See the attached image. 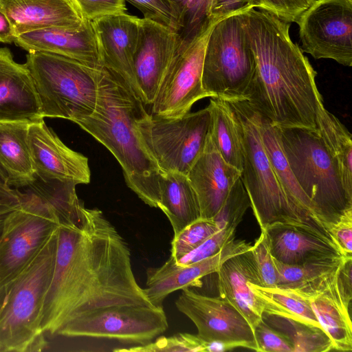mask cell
<instances>
[{
	"label": "cell",
	"mask_w": 352,
	"mask_h": 352,
	"mask_svg": "<svg viewBox=\"0 0 352 352\" xmlns=\"http://www.w3.org/2000/svg\"><path fill=\"white\" fill-rule=\"evenodd\" d=\"M186 176L197 195L201 218L211 219L241 177V172L226 162L208 132L204 148Z\"/></svg>",
	"instance_id": "obj_19"
},
{
	"label": "cell",
	"mask_w": 352,
	"mask_h": 352,
	"mask_svg": "<svg viewBox=\"0 0 352 352\" xmlns=\"http://www.w3.org/2000/svg\"><path fill=\"white\" fill-rule=\"evenodd\" d=\"M176 21L175 32L183 50L194 42L212 23L210 16L212 0H165Z\"/></svg>",
	"instance_id": "obj_33"
},
{
	"label": "cell",
	"mask_w": 352,
	"mask_h": 352,
	"mask_svg": "<svg viewBox=\"0 0 352 352\" xmlns=\"http://www.w3.org/2000/svg\"><path fill=\"white\" fill-rule=\"evenodd\" d=\"M144 103L119 76L103 68L94 112L76 124L103 144L120 164L128 187L157 208L162 173L140 130L148 114Z\"/></svg>",
	"instance_id": "obj_3"
},
{
	"label": "cell",
	"mask_w": 352,
	"mask_h": 352,
	"mask_svg": "<svg viewBox=\"0 0 352 352\" xmlns=\"http://www.w3.org/2000/svg\"><path fill=\"white\" fill-rule=\"evenodd\" d=\"M344 256L323 258L302 265L285 264L274 258L276 287L309 300L327 289Z\"/></svg>",
	"instance_id": "obj_27"
},
{
	"label": "cell",
	"mask_w": 352,
	"mask_h": 352,
	"mask_svg": "<svg viewBox=\"0 0 352 352\" xmlns=\"http://www.w3.org/2000/svg\"><path fill=\"white\" fill-rule=\"evenodd\" d=\"M179 47L175 31L148 19H140L133 74L138 96L152 104L161 81Z\"/></svg>",
	"instance_id": "obj_15"
},
{
	"label": "cell",
	"mask_w": 352,
	"mask_h": 352,
	"mask_svg": "<svg viewBox=\"0 0 352 352\" xmlns=\"http://www.w3.org/2000/svg\"><path fill=\"white\" fill-rule=\"evenodd\" d=\"M352 256H345L342 259L336 278V285L342 303L349 311L352 299Z\"/></svg>",
	"instance_id": "obj_46"
},
{
	"label": "cell",
	"mask_w": 352,
	"mask_h": 352,
	"mask_svg": "<svg viewBox=\"0 0 352 352\" xmlns=\"http://www.w3.org/2000/svg\"><path fill=\"white\" fill-rule=\"evenodd\" d=\"M243 12L220 19L209 34L202 87L210 98L244 100L255 74L256 62L243 28Z\"/></svg>",
	"instance_id": "obj_8"
},
{
	"label": "cell",
	"mask_w": 352,
	"mask_h": 352,
	"mask_svg": "<svg viewBox=\"0 0 352 352\" xmlns=\"http://www.w3.org/2000/svg\"><path fill=\"white\" fill-rule=\"evenodd\" d=\"M258 0H212L210 16L217 21L228 16L256 8Z\"/></svg>",
	"instance_id": "obj_45"
},
{
	"label": "cell",
	"mask_w": 352,
	"mask_h": 352,
	"mask_svg": "<svg viewBox=\"0 0 352 352\" xmlns=\"http://www.w3.org/2000/svg\"><path fill=\"white\" fill-rule=\"evenodd\" d=\"M318 133L336 161L343 186L352 196V140L345 126L324 107L318 114Z\"/></svg>",
	"instance_id": "obj_31"
},
{
	"label": "cell",
	"mask_w": 352,
	"mask_h": 352,
	"mask_svg": "<svg viewBox=\"0 0 352 352\" xmlns=\"http://www.w3.org/2000/svg\"><path fill=\"white\" fill-rule=\"evenodd\" d=\"M262 320L289 339L294 352H326L334 349L331 339L322 327L264 312Z\"/></svg>",
	"instance_id": "obj_34"
},
{
	"label": "cell",
	"mask_w": 352,
	"mask_h": 352,
	"mask_svg": "<svg viewBox=\"0 0 352 352\" xmlns=\"http://www.w3.org/2000/svg\"><path fill=\"white\" fill-rule=\"evenodd\" d=\"M219 230L211 219L199 218L174 235L170 256L175 261L195 250Z\"/></svg>",
	"instance_id": "obj_35"
},
{
	"label": "cell",
	"mask_w": 352,
	"mask_h": 352,
	"mask_svg": "<svg viewBox=\"0 0 352 352\" xmlns=\"http://www.w3.org/2000/svg\"><path fill=\"white\" fill-rule=\"evenodd\" d=\"M157 205L167 217L174 235L201 218L197 195L187 176L176 172H162L159 180Z\"/></svg>",
	"instance_id": "obj_28"
},
{
	"label": "cell",
	"mask_w": 352,
	"mask_h": 352,
	"mask_svg": "<svg viewBox=\"0 0 352 352\" xmlns=\"http://www.w3.org/2000/svg\"><path fill=\"white\" fill-rule=\"evenodd\" d=\"M241 16L256 62L244 100L278 127L318 133V114L324 104L317 73L292 41L290 23L256 8Z\"/></svg>",
	"instance_id": "obj_2"
},
{
	"label": "cell",
	"mask_w": 352,
	"mask_h": 352,
	"mask_svg": "<svg viewBox=\"0 0 352 352\" xmlns=\"http://www.w3.org/2000/svg\"><path fill=\"white\" fill-rule=\"evenodd\" d=\"M56 231L5 287L6 296L0 309V352L41 351L45 345L41 314L54 270Z\"/></svg>",
	"instance_id": "obj_5"
},
{
	"label": "cell",
	"mask_w": 352,
	"mask_h": 352,
	"mask_svg": "<svg viewBox=\"0 0 352 352\" xmlns=\"http://www.w3.org/2000/svg\"><path fill=\"white\" fill-rule=\"evenodd\" d=\"M51 281L41 327L57 335L69 321L97 309L152 305L132 270L128 244L98 208L84 204L59 220Z\"/></svg>",
	"instance_id": "obj_1"
},
{
	"label": "cell",
	"mask_w": 352,
	"mask_h": 352,
	"mask_svg": "<svg viewBox=\"0 0 352 352\" xmlns=\"http://www.w3.org/2000/svg\"><path fill=\"white\" fill-rule=\"evenodd\" d=\"M175 305L195 324L197 336L205 342L221 343L228 350L243 347L258 351L253 328L226 299L201 295L184 288Z\"/></svg>",
	"instance_id": "obj_13"
},
{
	"label": "cell",
	"mask_w": 352,
	"mask_h": 352,
	"mask_svg": "<svg viewBox=\"0 0 352 352\" xmlns=\"http://www.w3.org/2000/svg\"><path fill=\"white\" fill-rule=\"evenodd\" d=\"M6 287L1 288L0 289V309L3 305V302H4V300L6 298Z\"/></svg>",
	"instance_id": "obj_50"
},
{
	"label": "cell",
	"mask_w": 352,
	"mask_h": 352,
	"mask_svg": "<svg viewBox=\"0 0 352 352\" xmlns=\"http://www.w3.org/2000/svg\"><path fill=\"white\" fill-rule=\"evenodd\" d=\"M208 342L197 335L179 333L170 337L160 336L155 342H150L140 346L127 349H116L115 351L131 352H197L208 351Z\"/></svg>",
	"instance_id": "obj_37"
},
{
	"label": "cell",
	"mask_w": 352,
	"mask_h": 352,
	"mask_svg": "<svg viewBox=\"0 0 352 352\" xmlns=\"http://www.w3.org/2000/svg\"><path fill=\"white\" fill-rule=\"evenodd\" d=\"M228 102L240 126L243 147L241 179L261 230L275 223L310 227L292 208L280 188L262 142L258 111L246 100Z\"/></svg>",
	"instance_id": "obj_7"
},
{
	"label": "cell",
	"mask_w": 352,
	"mask_h": 352,
	"mask_svg": "<svg viewBox=\"0 0 352 352\" xmlns=\"http://www.w3.org/2000/svg\"><path fill=\"white\" fill-rule=\"evenodd\" d=\"M29 124L0 122V170L14 188H24L36 178L28 142Z\"/></svg>",
	"instance_id": "obj_26"
},
{
	"label": "cell",
	"mask_w": 352,
	"mask_h": 352,
	"mask_svg": "<svg viewBox=\"0 0 352 352\" xmlns=\"http://www.w3.org/2000/svg\"><path fill=\"white\" fill-rule=\"evenodd\" d=\"M28 142L34 173L39 179L89 183L88 158L67 146L44 119L30 123Z\"/></svg>",
	"instance_id": "obj_16"
},
{
	"label": "cell",
	"mask_w": 352,
	"mask_h": 352,
	"mask_svg": "<svg viewBox=\"0 0 352 352\" xmlns=\"http://www.w3.org/2000/svg\"><path fill=\"white\" fill-rule=\"evenodd\" d=\"M83 20L126 13L125 0H71Z\"/></svg>",
	"instance_id": "obj_41"
},
{
	"label": "cell",
	"mask_w": 352,
	"mask_h": 352,
	"mask_svg": "<svg viewBox=\"0 0 352 352\" xmlns=\"http://www.w3.org/2000/svg\"><path fill=\"white\" fill-rule=\"evenodd\" d=\"M210 126L208 107L177 118L148 113L140 130L162 172L187 175L202 152Z\"/></svg>",
	"instance_id": "obj_10"
},
{
	"label": "cell",
	"mask_w": 352,
	"mask_h": 352,
	"mask_svg": "<svg viewBox=\"0 0 352 352\" xmlns=\"http://www.w3.org/2000/svg\"><path fill=\"white\" fill-rule=\"evenodd\" d=\"M258 351L263 352H294L289 339L263 320L253 329Z\"/></svg>",
	"instance_id": "obj_40"
},
{
	"label": "cell",
	"mask_w": 352,
	"mask_h": 352,
	"mask_svg": "<svg viewBox=\"0 0 352 352\" xmlns=\"http://www.w3.org/2000/svg\"><path fill=\"white\" fill-rule=\"evenodd\" d=\"M137 8L150 19L175 31L176 21L172 10L165 0H125Z\"/></svg>",
	"instance_id": "obj_43"
},
{
	"label": "cell",
	"mask_w": 352,
	"mask_h": 352,
	"mask_svg": "<svg viewBox=\"0 0 352 352\" xmlns=\"http://www.w3.org/2000/svg\"><path fill=\"white\" fill-rule=\"evenodd\" d=\"M14 43L23 49L52 53L102 69L91 21L83 20L76 29L46 28L19 34Z\"/></svg>",
	"instance_id": "obj_20"
},
{
	"label": "cell",
	"mask_w": 352,
	"mask_h": 352,
	"mask_svg": "<svg viewBox=\"0 0 352 352\" xmlns=\"http://www.w3.org/2000/svg\"><path fill=\"white\" fill-rule=\"evenodd\" d=\"M22 204L8 215L0 236V289L32 260L59 221L54 210L28 188Z\"/></svg>",
	"instance_id": "obj_9"
},
{
	"label": "cell",
	"mask_w": 352,
	"mask_h": 352,
	"mask_svg": "<svg viewBox=\"0 0 352 352\" xmlns=\"http://www.w3.org/2000/svg\"><path fill=\"white\" fill-rule=\"evenodd\" d=\"M209 132L219 152L232 166L241 173L243 168V147L239 121L228 101L210 98Z\"/></svg>",
	"instance_id": "obj_30"
},
{
	"label": "cell",
	"mask_w": 352,
	"mask_h": 352,
	"mask_svg": "<svg viewBox=\"0 0 352 352\" xmlns=\"http://www.w3.org/2000/svg\"><path fill=\"white\" fill-rule=\"evenodd\" d=\"M41 119L44 118L28 67L14 61L8 48L0 47V122Z\"/></svg>",
	"instance_id": "obj_21"
},
{
	"label": "cell",
	"mask_w": 352,
	"mask_h": 352,
	"mask_svg": "<svg viewBox=\"0 0 352 352\" xmlns=\"http://www.w3.org/2000/svg\"><path fill=\"white\" fill-rule=\"evenodd\" d=\"M261 302L263 312L322 327L308 300L287 290L268 288L249 283Z\"/></svg>",
	"instance_id": "obj_32"
},
{
	"label": "cell",
	"mask_w": 352,
	"mask_h": 352,
	"mask_svg": "<svg viewBox=\"0 0 352 352\" xmlns=\"http://www.w3.org/2000/svg\"><path fill=\"white\" fill-rule=\"evenodd\" d=\"M272 256L288 265H302L344 255L330 238L305 225L275 223L265 230Z\"/></svg>",
	"instance_id": "obj_22"
},
{
	"label": "cell",
	"mask_w": 352,
	"mask_h": 352,
	"mask_svg": "<svg viewBox=\"0 0 352 352\" xmlns=\"http://www.w3.org/2000/svg\"><path fill=\"white\" fill-rule=\"evenodd\" d=\"M23 200L21 191L10 186L0 171V210L18 207Z\"/></svg>",
	"instance_id": "obj_47"
},
{
	"label": "cell",
	"mask_w": 352,
	"mask_h": 352,
	"mask_svg": "<svg viewBox=\"0 0 352 352\" xmlns=\"http://www.w3.org/2000/svg\"><path fill=\"white\" fill-rule=\"evenodd\" d=\"M91 21L102 67L121 77L137 94L133 60L140 18L124 13Z\"/></svg>",
	"instance_id": "obj_18"
},
{
	"label": "cell",
	"mask_w": 352,
	"mask_h": 352,
	"mask_svg": "<svg viewBox=\"0 0 352 352\" xmlns=\"http://www.w3.org/2000/svg\"><path fill=\"white\" fill-rule=\"evenodd\" d=\"M262 287H276V271L272 256L270 243L265 230H261L259 238L250 250Z\"/></svg>",
	"instance_id": "obj_38"
},
{
	"label": "cell",
	"mask_w": 352,
	"mask_h": 352,
	"mask_svg": "<svg viewBox=\"0 0 352 352\" xmlns=\"http://www.w3.org/2000/svg\"><path fill=\"white\" fill-rule=\"evenodd\" d=\"M168 327L162 305H119L82 315L64 325L57 335L116 339L144 344Z\"/></svg>",
	"instance_id": "obj_11"
},
{
	"label": "cell",
	"mask_w": 352,
	"mask_h": 352,
	"mask_svg": "<svg viewBox=\"0 0 352 352\" xmlns=\"http://www.w3.org/2000/svg\"><path fill=\"white\" fill-rule=\"evenodd\" d=\"M315 0H258L256 8L265 10L280 19L296 22Z\"/></svg>",
	"instance_id": "obj_42"
},
{
	"label": "cell",
	"mask_w": 352,
	"mask_h": 352,
	"mask_svg": "<svg viewBox=\"0 0 352 352\" xmlns=\"http://www.w3.org/2000/svg\"><path fill=\"white\" fill-rule=\"evenodd\" d=\"M327 231L344 256H352V212L327 228Z\"/></svg>",
	"instance_id": "obj_44"
},
{
	"label": "cell",
	"mask_w": 352,
	"mask_h": 352,
	"mask_svg": "<svg viewBox=\"0 0 352 352\" xmlns=\"http://www.w3.org/2000/svg\"><path fill=\"white\" fill-rule=\"evenodd\" d=\"M258 113L262 142L286 198L308 226L334 241L328 231L316 219L310 200L299 186L289 167L283 151L278 127L258 111Z\"/></svg>",
	"instance_id": "obj_25"
},
{
	"label": "cell",
	"mask_w": 352,
	"mask_h": 352,
	"mask_svg": "<svg viewBox=\"0 0 352 352\" xmlns=\"http://www.w3.org/2000/svg\"><path fill=\"white\" fill-rule=\"evenodd\" d=\"M217 273L220 297L233 305L254 329L262 320L263 307L249 284L262 286L250 251L228 258Z\"/></svg>",
	"instance_id": "obj_23"
},
{
	"label": "cell",
	"mask_w": 352,
	"mask_h": 352,
	"mask_svg": "<svg viewBox=\"0 0 352 352\" xmlns=\"http://www.w3.org/2000/svg\"><path fill=\"white\" fill-rule=\"evenodd\" d=\"M349 1H352V0H349Z\"/></svg>",
	"instance_id": "obj_51"
},
{
	"label": "cell",
	"mask_w": 352,
	"mask_h": 352,
	"mask_svg": "<svg viewBox=\"0 0 352 352\" xmlns=\"http://www.w3.org/2000/svg\"><path fill=\"white\" fill-rule=\"evenodd\" d=\"M38 95L41 116L74 123L94 111L102 69L63 56L30 51L26 62Z\"/></svg>",
	"instance_id": "obj_6"
},
{
	"label": "cell",
	"mask_w": 352,
	"mask_h": 352,
	"mask_svg": "<svg viewBox=\"0 0 352 352\" xmlns=\"http://www.w3.org/2000/svg\"><path fill=\"white\" fill-rule=\"evenodd\" d=\"M278 131L289 167L316 219L327 230L352 212V196L343 186L338 164L318 133L301 128Z\"/></svg>",
	"instance_id": "obj_4"
},
{
	"label": "cell",
	"mask_w": 352,
	"mask_h": 352,
	"mask_svg": "<svg viewBox=\"0 0 352 352\" xmlns=\"http://www.w3.org/2000/svg\"><path fill=\"white\" fill-rule=\"evenodd\" d=\"M16 208H17V207H16ZM16 208H6V209L0 210V236L2 234L5 221H6V219L8 215L12 210H14Z\"/></svg>",
	"instance_id": "obj_49"
},
{
	"label": "cell",
	"mask_w": 352,
	"mask_h": 352,
	"mask_svg": "<svg viewBox=\"0 0 352 352\" xmlns=\"http://www.w3.org/2000/svg\"><path fill=\"white\" fill-rule=\"evenodd\" d=\"M251 247L245 241L234 239L217 254L187 265H178L170 256L160 267L147 269L144 292L152 305L161 306L164 300L176 290L201 287L203 277L217 272L226 260L250 250Z\"/></svg>",
	"instance_id": "obj_17"
},
{
	"label": "cell",
	"mask_w": 352,
	"mask_h": 352,
	"mask_svg": "<svg viewBox=\"0 0 352 352\" xmlns=\"http://www.w3.org/2000/svg\"><path fill=\"white\" fill-rule=\"evenodd\" d=\"M250 206L248 194L239 177L231 187L221 208L212 219L219 230L228 227L236 228Z\"/></svg>",
	"instance_id": "obj_36"
},
{
	"label": "cell",
	"mask_w": 352,
	"mask_h": 352,
	"mask_svg": "<svg viewBox=\"0 0 352 352\" xmlns=\"http://www.w3.org/2000/svg\"><path fill=\"white\" fill-rule=\"evenodd\" d=\"M16 36L46 28L76 29L83 19L71 0H0Z\"/></svg>",
	"instance_id": "obj_24"
},
{
	"label": "cell",
	"mask_w": 352,
	"mask_h": 352,
	"mask_svg": "<svg viewBox=\"0 0 352 352\" xmlns=\"http://www.w3.org/2000/svg\"><path fill=\"white\" fill-rule=\"evenodd\" d=\"M16 37L14 27L8 16L0 6V42L14 43Z\"/></svg>",
	"instance_id": "obj_48"
},
{
	"label": "cell",
	"mask_w": 352,
	"mask_h": 352,
	"mask_svg": "<svg viewBox=\"0 0 352 352\" xmlns=\"http://www.w3.org/2000/svg\"><path fill=\"white\" fill-rule=\"evenodd\" d=\"M336 275L321 294L308 300L320 326L331 339L334 350L351 351L352 326L350 314L342 303L336 288Z\"/></svg>",
	"instance_id": "obj_29"
},
{
	"label": "cell",
	"mask_w": 352,
	"mask_h": 352,
	"mask_svg": "<svg viewBox=\"0 0 352 352\" xmlns=\"http://www.w3.org/2000/svg\"><path fill=\"white\" fill-rule=\"evenodd\" d=\"M235 232L236 228L232 227L218 230L195 250L175 262L180 265H187L217 254L234 239Z\"/></svg>",
	"instance_id": "obj_39"
},
{
	"label": "cell",
	"mask_w": 352,
	"mask_h": 352,
	"mask_svg": "<svg viewBox=\"0 0 352 352\" xmlns=\"http://www.w3.org/2000/svg\"><path fill=\"white\" fill-rule=\"evenodd\" d=\"M216 22L188 47L174 55L152 103L151 114L180 117L190 112L198 100L210 98L202 87V69L207 41Z\"/></svg>",
	"instance_id": "obj_14"
},
{
	"label": "cell",
	"mask_w": 352,
	"mask_h": 352,
	"mask_svg": "<svg viewBox=\"0 0 352 352\" xmlns=\"http://www.w3.org/2000/svg\"><path fill=\"white\" fill-rule=\"evenodd\" d=\"M296 23L303 52L352 65V1L315 0Z\"/></svg>",
	"instance_id": "obj_12"
}]
</instances>
